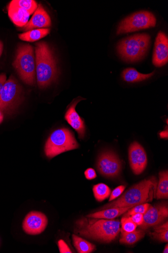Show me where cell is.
Here are the masks:
<instances>
[{"mask_svg": "<svg viewBox=\"0 0 168 253\" xmlns=\"http://www.w3.org/2000/svg\"><path fill=\"white\" fill-rule=\"evenodd\" d=\"M121 229V222L119 220L86 216L76 221L74 233L87 239L109 243L116 238Z\"/></svg>", "mask_w": 168, "mask_h": 253, "instance_id": "obj_1", "label": "cell"}, {"mask_svg": "<svg viewBox=\"0 0 168 253\" xmlns=\"http://www.w3.org/2000/svg\"><path fill=\"white\" fill-rule=\"evenodd\" d=\"M157 184L154 176L144 179L130 188L121 197L103 206L100 210L132 208L136 205L151 202L155 196Z\"/></svg>", "mask_w": 168, "mask_h": 253, "instance_id": "obj_2", "label": "cell"}, {"mask_svg": "<svg viewBox=\"0 0 168 253\" xmlns=\"http://www.w3.org/2000/svg\"><path fill=\"white\" fill-rule=\"evenodd\" d=\"M35 56L37 84L40 88H45L57 78L56 59L49 45L43 42L36 44Z\"/></svg>", "mask_w": 168, "mask_h": 253, "instance_id": "obj_3", "label": "cell"}, {"mask_svg": "<svg viewBox=\"0 0 168 253\" xmlns=\"http://www.w3.org/2000/svg\"><path fill=\"white\" fill-rule=\"evenodd\" d=\"M150 42L151 37L148 34L135 35L120 41L117 45V51L124 61L135 62L145 56Z\"/></svg>", "mask_w": 168, "mask_h": 253, "instance_id": "obj_4", "label": "cell"}, {"mask_svg": "<svg viewBox=\"0 0 168 253\" xmlns=\"http://www.w3.org/2000/svg\"><path fill=\"white\" fill-rule=\"evenodd\" d=\"M13 65L23 82L29 85L35 84L36 65L34 50L31 45L19 46Z\"/></svg>", "mask_w": 168, "mask_h": 253, "instance_id": "obj_5", "label": "cell"}, {"mask_svg": "<svg viewBox=\"0 0 168 253\" xmlns=\"http://www.w3.org/2000/svg\"><path fill=\"white\" fill-rule=\"evenodd\" d=\"M78 147L73 133L67 128H63L52 132L46 142L44 152L47 157L52 159Z\"/></svg>", "mask_w": 168, "mask_h": 253, "instance_id": "obj_6", "label": "cell"}, {"mask_svg": "<svg viewBox=\"0 0 168 253\" xmlns=\"http://www.w3.org/2000/svg\"><path fill=\"white\" fill-rule=\"evenodd\" d=\"M156 18L149 11H141L133 14L122 21L119 25L117 35H122L155 27Z\"/></svg>", "mask_w": 168, "mask_h": 253, "instance_id": "obj_7", "label": "cell"}, {"mask_svg": "<svg viewBox=\"0 0 168 253\" xmlns=\"http://www.w3.org/2000/svg\"><path fill=\"white\" fill-rule=\"evenodd\" d=\"M97 167L102 175L110 178L118 176L122 169L121 161L114 152L109 151L101 154L98 159Z\"/></svg>", "mask_w": 168, "mask_h": 253, "instance_id": "obj_8", "label": "cell"}, {"mask_svg": "<svg viewBox=\"0 0 168 253\" xmlns=\"http://www.w3.org/2000/svg\"><path fill=\"white\" fill-rule=\"evenodd\" d=\"M21 87L13 76L6 81L0 94V110L7 111L17 103L20 96Z\"/></svg>", "mask_w": 168, "mask_h": 253, "instance_id": "obj_9", "label": "cell"}, {"mask_svg": "<svg viewBox=\"0 0 168 253\" xmlns=\"http://www.w3.org/2000/svg\"><path fill=\"white\" fill-rule=\"evenodd\" d=\"M48 219L42 212L33 211L24 219L22 224L23 231L30 235H38L42 233L46 228Z\"/></svg>", "mask_w": 168, "mask_h": 253, "instance_id": "obj_10", "label": "cell"}, {"mask_svg": "<svg viewBox=\"0 0 168 253\" xmlns=\"http://www.w3.org/2000/svg\"><path fill=\"white\" fill-rule=\"evenodd\" d=\"M168 216V206L165 204L152 206L151 205L146 212L143 214V222L139 225L142 230L163 223Z\"/></svg>", "mask_w": 168, "mask_h": 253, "instance_id": "obj_11", "label": "cell"}, {"mask_svg": "<svg viewBox=\"0 0 168 253\" xmlns=\"http://www.w3.org/2000/svg\"><path fill=\"white\" fill-rule=\"evenodd\" d=\"M129 158L131 169L135 174L139 175L145 170L148 163L147 154L138 143L135 142L131 145Z\"/></svg>", "mask_w": 168, "mask_h": 253, "instance_id": "obj_12", "label": "cell"}, {"mask_svg": "<svg viewBox=\"0 0 168 253\" xmlns=\"http://www.w3.org/2000/svg\"><path fill=\"white\" fill-rule=\"evenodd\" d=\"M168 61V39L163 32H160L156 39L153 56V63L158 67L166 65Z\"/></svg>", "mask_w": 168, "mask_h": 253, "instance_id": "obj_13", "label": "cell"}, {"mask_svg": "<svg viewBox=\"0 0 168 253\" xmlns=\"http://www.w3.org/2000/svg\"><path fill=\"white\" fill-rule=\"evenodd\" d=\"M51 25L52 21L49 15L48 14L43 6L39 4L32 19L25 27L22 28V30L28 32L35 29L49 28Z\"/></svg>", "mask_w": 168, "mask_h": 253, "instance_id": "obj_14", "label": "cell"}, {"mask_svg": "<svg viewBox=\"0 0 168 253\" xmlns=\"http://www.w3.org/2000/svg\"><path fill=\"white\" fill-rule=\"evenodd\" d=\"M81 100L77 99L71 103L65 114V118L67 123L78 132L79 139H83L86 132L85 122L76 110L77 105Z\"/></svg>", "mask_w": 168, "mask_h": 253, "instance_id": "obj_15", "label": "cell"}, {"mask_svg": "<svg viewBox=\"0 0 168 253\" xmlns=\"http://www.w3.org/2000/svg\"><path fill=\"white\" fill-rule=\"evenodd\" d=\"M8 15L16 26L23 28L28 24L31 15L25 9L10 3L8 6Z\"/></svg>", "mask_w": 168, "mask_h": 253, "instance_id": "obj_16", "label": "cell"}, {"mask_svg": "<svg viewBox=\"0 0 168 253\" xmlns=\"http://www.w3.org/2000/svg\"><path fill=\"white\" fill-rule=\"evenodd\" d=\"M131 209L132 208H110L101 210L94 213H91L87 216L92 218H102L105 219H114L115 218L119 216H121L123 214L125 213Z\"/></svg>", "mask_w": 168, "mask_h": 253, "instance_id": "obj_17", "label": "cell"}, {"mask_svg": "<svg viewBox=\"0 0 168 253\" xmlns=\"http://www.w3.org/2000/svg\"><path fill=\"white\" fill-rule=\"evenodd\" d=\"M155 73V71L149 74H143L138 72L134 68H128L123 71L122 78L128 83H134L148 80L152 77Z\"/></svg>", "mask_w": 168, "mask_h": 253, "instance_id": "obj_18", "label": "cell"}, {"mask_svg": "<svg viewBox=\"0 0 168 253\" xmlns=\"http://www.w3.org/2000/svg\"><path fill=\"white\" fill-rule=\"evenodd\" d=\"M157 199H168V172L167 170L159 173V181L157 184L156 194Z\"/></svg>", "mask_w": 168, "mask_h": 253, "instance_id": "obj_19", "label": "cell"}, {"mask_svg": "<svg viewBox=\"0 0 168 253\" xmlns=\"http://www.w3.org/2000/svg\"><path fill=\"white\" fill-rule=\"evenodd\" d=\"M50 33L49 29H35L19 35V38L24 41L34 42L38 41Z\"/></svg>", "mask_w": 168, "mask_h": 253, "instance_id": "obj_20", "label": "cell"}, {"mask_svg": "<svg viewBox=\"0 0 168 253\" xmlns=\"http://www.w3.org/2000/svg\"><path fill=\"white\" fill-rule=\"evenodd\" d=\"M122 232L121 239L119 242L126 245H133L143 238L145 235L142 230H137L130 233Z\"/></svg>", "mask_w": 168, "mask_h": 253, "instance_id": "obj_21", "label": "cell"}, {"mask_svg": "<svg viewBox=\"0 0 168 253\" xmlns=\"http://www.w3.org/2000/svg\"><path fill=\"white\" fill-rule=\"evenodd\" d=\"M72 239H73L75 247L79 253H90L96 249L95 245L77 235H73Z\"/></svg>", "mask_w": 168, "mask_h": 253, "instance_id": "obj_22", "label": "cell"}, {"mask_svg": "<svg viewBox=\"0 0 168 253\" xmlns=\"http://www.w3.org/2000/svg\"><path fill=\"white\" fill-rule=\"evenodd\" d=\"M154 232L151 234V236L156 240L162 242L168 241V222L162 224L154 226Z\"/></svg>", "mask_w": 168, "mask_h": 253, "instance_id": "obj_23", "label": "cell"}, {"mask_svg": "<svg viewBox=\"0 0 168 253\" xmlns=\"http://www.w3.org/2000/svg\"><path fill=\"white\" fill-rule=\"evenodd\" d=\"M93 191L95 199L99 202H102L106 199L111 194L110 189L103 183L94 186Z\"/></svg>", "mask_w": 168, "mask_h": 253, "instance_id": "obj_24", "label": "cell"}, {"mask_svg": "<svg viewBox=\"0 0 168 253\" xmlns=\"http://www.w3.org/2000/svg\"><path fill=\"white\" fill-rule=\"evenodd\" d=\"M10 4L25 9L30 15L33 14L37 8V3L34 0H13Z\"/></svg>", "mask_w": 168, "mask_h": 253, "instance_id": "obj_25", "label": "cell"}, {"mask_svg": "<svg viewBox=\"0 0 168 253\" xmlns=\"http://www.w3.org/2000/svg\"><path fill=\"white\" fill-rule=\"evenodd\" d=\"M150 204L148 203H143L136 205L132 209H130L127 213L124 215L125 217H130L132 215L136 214L141 213L145 214L148 210Z\"/></svg>", "mask_w": 168, "mask_h": 253, "instance_id": "obj_26", "label": "cell"}, {"mask_svg": "<svg viewBox=\"0 0 168 253\" xmlns=\"http://www.w3.org/2000/svg\"><path fill=\"white\" fill-rule=\"evenodd\" d=\"M121 232L130 233L135 231L137 225L133 221L131 217L124 216L121 220Z\"/></svg>", "mask_w": 168, "mask_h": 253, "instance_id": "obj_27", "label": "cell"}, {"mask_svg": "<svg viewBox=\"0 0 168 253\" xmlns=\"http://www.w3.org/2000/svg\"><path fill=\"white\" fill-rule=\"evenodd\" d=\"M125 188V186H120L116 188L110 194L109 202L114 200L121 196L124 192Z\"/></svg>", "mask_w": 168, "mask_h": 253, "instance_id": "obj_28", "label": "cell"}, {"mask_svg": "<svg viewBox=\"0 0 168 253\" xmlns=\"http://www.w3.org/2000/svg\"><path fill=\"white\" fill-rule=\"evenodd\" d=\"M58 246L60 250V252L61 253H72V251L70 250L69 247L63 240H60L58 242Z\"/></svg>", "mask_w": 168, "mask_h": 253, "instance_id": "obj_29", "label": "cell"}, {"mask_svg": "<svg viewBox=\"0 0 168 253\" xmlns=\"http://www.w3.org/2000/svg\"><path fill=\"white\" fill-rule=\"evenodd\" d=\"M133 221L137 226L141 225L143 222V214L141 213L134 214L131 216Z\"/></svg>", "mask_w": 168, "mask_h": 253, "instance_id": "obj_30", "label": "cell"}, {"mask_svg": "<svg viewBox=\"0 0 168 253\" xmlns=\"http://www.w3.org/2000/svg\"><path fill=\"white\" fill-rule=\"evenodd\" d=\"M84 174L86 178L88 180H92L97 177V173H96L94 169L91 168L87 169L85 171Z\"/></svg>", "mask_w": 168, "mask_h": 253, "instance_id": "obj_31", "label": "cell"}, {"mask_svg": "<svg viewBox=\"0 0 168 253\" xmlns=\"http://www.w3.org/2000/svg\"><path fill=\"white\" fill-rule=\"evenodd\" d=\"M6 81V76L5 74L0 75V94L1 93Z\"/></svg>", "mask_w": 168, "mask_h": 253, "instance_id": "obj_32", "label": "cell"}, {"mask_svg": "<svg viewBox=\"0 0 168 253\" xmlns=\"http://www.w3.org/2000/svg\"><path fill=\"white\" fill-rule=\"evenodd\" d=\"M160 137L161 138H163V139H168V131L167 130H164L161 132H160Z\"/></svg>", "mask_w": 168, "mask_h": 253, "instance_id": "obj_33", "label": "cell"}, {"mask_svg": "<svg viewBox=\"0 0 168 253\" xmlns=\"http://www.w3.org/2000/svg\"><path fill=\"white\" fill-rule=\"evenodd\" d=\"M3 50V44L2 42L0 41V56H1Z\"/></svg>", "mask_w": 168, "mask_h": 253, "instance_id": "obj_34", "label": "cell"}, {"mask_svg": "<svg viewBox=\"0 0 168 253\" xmlns=\"http://www.w3.org/2000/svg\"><path fill=\"white\" fill-rule=\"evenodd\" d=\"M4 116L2 110H0V124H1L3 121Z\"/></svg>", "mask_w": 168, "mask_h": 253, "instance_id": "obj_35", "label": "cell"}, {"mask_svg": "<svg viewBox=\"0 0 168 253\" xmlns=\"http://www.w3.org/2000/svg\"><path fill=\"white\" fill-rule=\"evenodd\" d=\"M164 253H168V245H167L165 247L164 250L163 251Z\"/></svg>", "mask_w": 168, "mask_h": 253, "instance_id": "obj_36", "label": "cell"}]
</instances>
